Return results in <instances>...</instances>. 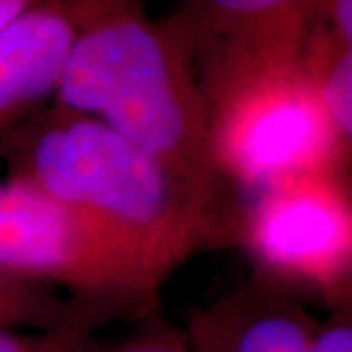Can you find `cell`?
I'll return each mask as SVG.
<instances>
[{"mask_svg": "<svg viewBox=\"0 0 352 352\" xmlns=\"http://www.w3.org/2000/svg\"><path fill=\"white\" fill-rule=\"evenodd\" d=\"M7 177L116 241L160 284L205 239L209 205L98 118L52 104L0 141Z\"/></svg>", "mask_w": 352, "mask_h": 352, "instance_id": "cell-1", "label": "cell"}, {"mask_svg": "<svg viewBox=\"0 0 352 352\" xmlns=\"http://www.w3.org/2000/svg\"><path fill=\"white\" fill-rule=\"evenodd\" d=\"M80 28L55 104L98 118L162 162L212 207L209 109L179 36L144 0H78Z\"/></svg>", "mask_w": 352, "mask_h": 352, "instance_id": "cell-2", "label": "cell"}, {"mask_svg": "<svg viewBox=\"0 0 352 352\" xmlns=\"http://www.w3.org/2000/svg\"><path fill=\"white\" fill-rule=\"evenodd\" d=\"M0 280L69 291L109 311H146L160 289L98 228L10 177L0 182Z\"/></svg>", "mask_w": 352, "mask_h": 352, "instance_id": "cell-3", "label": "cell"}, {"mask_svg": "<svg viewBox=\"0 0 352 352\" xmlns=\"http://www.w3.org/2000/svg\"><path fill=\"white\" fill-rule=\"evenodd\" d=\"M219 168L268 189L305 175L329 144V127L302 69L234 87L207 104Z\"/></svg>", "mask_w": 352, "mask_h": 352, "instance_id": "cell-4", "label": "cell"}, {"mask_svg": "<svg viewBox=\"0 0 352 352\" xmlns=\"http://www.w3.org/2000/svg\"><path fill=\"white\" fill-rule=\"evenodd\" d=\"M320 0H182L166 21L202 71L207 104L250 80L300 69Z\"/></svg>", "mask_w": 352, "mask_h": 352, "instance_id": "cell-5", "label": "cell"}, {"mask_svg": "<svg viewBox=\"0 0 352 352\" xmlns=\"http://www.w3.org/2000/svg\"><path fill=\"white\" fill-rule=\"evenodd\" d=\"M250 243L271 268L320 275L343 257L350 221L329 193L300 177L268 189L250 219Z\"/></svg>", "mask_w": 352, "mask_h": 352, "instance_id": "cell-6", "label": "cell"}, {"mask_svg": "<svg viewBox=\"0 0 352 352\" xmlns=\"http://www.w3.org/2000/svg\"><path fill=\"white\" fill-rule=\"evenodd\" d=\"M78 28V0H48L0 32V141L57 96Z\"/></svg>", "mask_w": 352, "mask_h": 352, "instance_id": "cell-7", "label": "cell"}, {"mask_svg": "<svg viewBox=\"0 0 352 352\" xmlns=\"http://www.w3.org/2000/svg\"><path fill=\"white\" fill-rule=\"evenodd\" d=\"M107 314L102 307L64 300L55 289L0 280V329H55Z\"/></svg>", "mask_w": 352, "mask_h": 352, "instance_id": "cell-8", "label": "cell"}, {"mask_svg": "<svg viewBox=\"0 0 352 352\" xmlns=\"http://www.w3.org/2000/svg\"><path fill=\"white\" fill-rule=\"evenodd\" d=\"M314 39L320 36L311 34ZM320 69L318 78L311 80L320 111L325 116L329 134H341L352 141V50L334 46L320 39Z\"/></svg>", "mask_w": 352, "mask_h": 352, "instance_id": "cell-9", "label": "cell"}, {"mask_svg": "<svg viewBox=\"0 0 352 352\" xmlns=\"http://www.w3.org/2000/svg\"><path fill=\"white\" fill-rule=\"evenodd\" d=\"M214 352H311V336L291 314L259 311L232 327L228 343Z\"/></svg>", "mask_w": 352, "mask_h": 352, "instance_id": "cell-10", "label": "cell"}, {"mask_svg": "<svg viewBox=\"0 0 352 352\" xmlns=\"http://www.w3.org/2000/svg\"><path fill=\"white\" fill-rule=\"evenodd\" d=\"M98 318L78 320L55 329H0V352H94Z\"/></svg>", "mask_w": 352, "mask_h": 352, "instance_id": "cell-11", "label": "cell"}, {"mask_svg": "<svg viewBox=\"0 0 352 352\" xmlns=\"http://www.w3.org/2000/svg\"><path fill=\"white\" fill-rule=\"evenodd\" d=\"M311 34L352 50V0H320Z\"/></svg>", "mask_w": 352, "mask_h": 352, "instance_id": "cell-12", "label": "cell"}, {"mask_svg": "<svg viewBox=\"0 0 352 352\" xmlns=\"http://www.w3.org/2000/svg\"><path fill=\"white\" fill-rule=\"evenodd\" d=\"M94 352H186V348L175 329H170L164 323H146L127 339L114 343V346H107L104 350L96 348Z\"/></svg>", "mask_w": 352, "mask_h": 352, "instance_id": "cell-13", "label": "cell"}, {"mask_svg": "<svg viewBox=\"0 0 352 352\" xmlns=\"http://www.w3.org/2000/svg\"><path fill=\"white\" fill-rule=\"evenodd\" d=\"M311 352H352V327H332L311 341Z\"/></svg>", "mask_w": 352, "mask_h": 352, "instance_id": "cell-14", "label": "cell"}]
</instances>
